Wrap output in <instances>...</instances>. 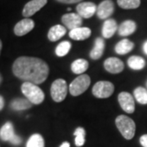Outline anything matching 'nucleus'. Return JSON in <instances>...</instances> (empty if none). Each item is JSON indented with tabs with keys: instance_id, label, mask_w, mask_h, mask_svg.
Segmentation results:
<instances>
[{
	"instance_id": "1",
	"label": "nucleus",
	"mask_w": 147,
	"mask_h": 147,
	"mask_svg": "<svg viewBox=\"0 0 147 147\" xmlns=\"http://www.w3.org/2000/svg\"><path fill=\"white\" fill-rule=\"evenodd\" d=\"M12 72L18 79L34 84H40L47 79L49 68L42 59L21 57L14 61Z\"/></svg>"
},
{
	"instance_id": "2",
	"label": "nucleus",
	"mask_w": 147,
	"mask_h": 147,
	"mask_svg": "<svg viewBox=\"0 0 147 147\" xmlns=\"http://www.w3.org/2000/svg\"><path fill=\"white\" fill-rule=\"evenodd\" d=\"M21 92L33 105H39L44 100V93L37 84L25 82L21 85Z\"/></svg>"
},
{
	"instance_id": "3",
	"label": "nucleus",
	"mask_w": 147,
	"mask_h": 147,
	"mask_svg": "<svg viewBox=\"0 0 147 147\" xmlns=\"http://www.w3.org/2000/svg\"><path fill=\"white\" fill-rule=\"evenodd\" d=\"M115 124L122 136L127 140L133 138L136 131V124L131 118L126 115H119L116 118Z\"/></svg>"
},
{
	"instance_id": "4",
	"label": "nucleus",
	"mask_w": 147,
	"mask_h": 147,
	"mask_svg": "<svg viewBox=\"0 0 147 147\" xmlns=\"http://www.w3.org/2000/svg\"><path fill=\"white\" fill-rule=\"evenodd\" d=\"M91 84V79L88 74H81L74 80L69 87L70 94L74 96L83 94L88 88Z\"/></svg>"
},
{
	"instance_id": "5",
	"label": "nucleus",
	"mask_w": 147,
	"mask_h": 147,
	"mask_svg": "<svg viewBox=\"0 0 147 147\" xmlns=\"http://www.w3.org/2000/svg\"><path fill=\"white\" fill-rule=\"evenodd\" d=\"M68 92V85L63 79H56L51 87V96L56 102L65 100Z\"/></svg>"
},
{
	"instance_id": "6",
	"label": "nucleus",
	"mask_w": 147,
	"mask_h": 147,
	"mask_svg": "<svg viewBox=\"0 0 147 147\" xmlns=\"http://www.w3.org/2000/svg\"><path fill=\"white\" fill-rule=\"evenodd\" d=\"M114 84L109 81H99L92 88V94L97 98H107L113 94Z\"/></svg>"
},
{
	"instance_id": "7",
	"label": "nucleus",
	"mask_w": 147,
	"mask_h": 147,
	"mask_svg": "<svg viewBox=\"0 0 147 147\" xmlns=\"http://www.w3.org/2000/svg\"><path fill=\"white\" fill-rule=\"evenodd\" d=\"M121 108L128 114H132L135 110V101L133 96L129 92H122L118 96Z\"/></svg>"
},
{
	"instance_id": "8",
	"label": "nucleus",
	"mask_w": 147,
	"mask_h": 147,
	"mask_svg": "<svg viewBox=\"0 0 147 147\" xmlns=\"http://www.w3.org/2000/svg\"><path fill=\"white\" fill-rule=\"evenodd\" d=\"M47 3V0H31L25 5L22 11V15L26 18H29L42 8Z\"/></svg>"
},
{
	"instance_id": "9",
	"label": "nucleus",
	"mask_w": 147,
	"mask_h": 147,
	"mask_svg": "<svg viewBox=\"0 0 147 147\" xmlns=\"http://www.w3.org/2000/svg\"><path fill=\"white\" fill-rule=\"evenodd\" d=\"M77 12L82 18L88 19L96 12L97 7L91 2H83L78 4L76 7Z\"/></svg>"
},
{
	"instance_id": "10",
	"label": "nucleus",
	"mask_w": 147,
	"mask_h": 147,
	"mask_svg": "<svg viewBox=\"0 0 147 147\" xmlns=\"http://www.w3.org/2000/svg\"><path fill=\"white\" fill-rule=\"evenodd\" d=\"M61 21L65 25V26H66L70 30H72L74 29L79 28L81 26L82 23H83V18L79 16L78 13H67L65 15H64L61 17Z\"/></svg>"
},
{
	"instance_id": "11",
	"label": "nucleus",
	"mask_w": 147,
	"mask_h": 147,
	"mask_svg": "<svg viewBox=\"0 0 147 147\" xmlns=\"http://www.w3.org/2000/svg\"><path fill=\"white\" fill-rule=\"evenodd\" d=\"M34 27V22L30 18L20 21L14 27V33L17 36H23L30 32Z\"/></svg>"
},
{
	"instance_id": "12",
	"label": "nucleus",
	"mask_w": 147,
	"mask_h": 147,
	"mask_svg": "<svg viewBox=\"0 0 147 147\" xmlns=\"http://www.w3.org/2000/svg\"><path fill=\"white\" fill-rule=\"evenodd\" d=\"M114 8H115L114 3L111 0H105L101 2L97 7L96 15L101 20L107 19L109 16L113 14Z\"/></svg>"
},
{
	"instance_id": "13",
	"label": "nucleus",
	"mask_w": 147,
	"mask_h": 147,
	"mask_svg": "<svg viewBox=\"0 0 147 147\" xmlns=\"http://www.w3.org/2000/svg\"><path fill=\"white\" fill-rule=\"evenodd\" d=\"M105 70L111 74L121 73L124 69V64L120 59L116 57L107 58L104 62Z\"/></svg>"
},
{
	"instance_id": "14",
	"label": "nucleus",
	"mask_w": 147,
	"mask_h": 147,
	"mask_svg": "<svg viewBox=\"0 0 147 147\" xmlns=\"http://www.w3.org/2000/svg\"><path fill=\"white\" fill-rule=\"evenodd\" d=\"M118 30V25L115 20L114 19H107L105 20L103 26H102V36L105 38H110L115 32Z\"/></svg>"
},
{
	"instance_id": "15",
	"label": "nucleus",
	"mask_w": 147,
	"mask_h": 147,
	"mask_svg": "<svg viewBox=\"0 0 147 147\" xmlns=\"http://www.w3.org/2000/svg\"><path fill=\"white\" fill-rule=\"evenodd\" d=\"M91 30L88 27H79L74 29L69 33V37L74 40H85L91 36Z\"/></svg>"
},
{
	"instance_id": "16",
	"label": "nucleus",
	"mask_w": 147,
	"mask_h": 147,
	"mask_svg": "<svg viewBox=\"0 0 147 147\" xmlns=\"http://www.w3.org/2000/svg\"><path fill=\"white\" fill-rule=\"evenodd\" d=\"M137 30V24L133 21L127 20L123 21L118 28L119 34L120 36H128L133 34Z\"/></svg>"
},
{
	"instance_id": "17",
	"label": "nucleus",
	"mask_w": 147,
	"mask_h": 147,
	"mask_svg": "<svg viewBox=\"0 0 147 147\" xmlns=\"http://www.w3.org/2000/svg\"><path fill=\"white\" fill-rule=\"evenodd\" d=\"M105 50V41L101 38H96L95 40L94 47L90 53V57L93 60H97L101 57Z\"/></svg>"
},
{
	"instance_id": "18",
	"label": "nucleus",
	"mask_w": 147,
	"mask_h": 147,
	"mask_svg": "<svg viewBox=\"0 0 147 147\" xmlns=\"http://www.w3.org/2000/svg\"><path fill=\"white\" fill-rule=\"evenodd\" d=\"M66 33V29L61 25H57L53 26L48 31L47 37L48 39L52 42H56L63 37Z\"/></svg>"
},
{
	"instance_id": "19",
	"label": "nucleus",
	"mask_w": 147,
	"mask_h": 147,
	"mask_svg": "<svg viewBox=\"0 0 147 147\" xmlns=\"http://www.w3.org/2000/svg\"><path fill=\"white\" fill-rule=\"evenodd\" d=\"M15 135L14 127L11 122H7L0 129V138L4 142H10Z\"/></svg>"
},
{
	"instance_id": "20",
	"label": "nucleus",
	"mask_w": 147,
	"mask_h": 147,
	"mask_svg": "<svg viewBox=\"0 0 147 147\" xmlns=\"http://www.w3.org/2000/svg\"><path fill=\"white\" fill-rule=\"evenodd\" d=\"M133 48H134V43L130 41L129 39L124 38V39H122L120 42H119L116 44L115 50L117 54L125 55V54L130 53Z\"/></svg>"
},
{
	"instance_id": "21",
	"label": "nucleus",
	"mask_w": 147,
	"mask_h": 147,
	"mask_svg": "<svg viewBox=\"0 0 147 147\" xmlns=\"http://www.w3.org/2000/svg\"><path fill=\"white\" fill-rule=\"evenodd\" d=\"M32 105L33 104L27 98H16L15 100H11L10 106L12 110L20 111L30 109Z\"/></svg>"
},
{
	"instance_id": "22",
	"label": "nucleus",
	"mask_w": 147,
	"mask_h": 147,
	"mask_svg": "<svg viewBox=\"0 0 147 147\" xmlns=\"http://www.w3.org/2000/svg\"><path fill=\"white\" fill-rule=\"evenodd\" d=\"M128 66L134 70H140L146 66V61L139 56H132L127 60Z\"/></svg>"
},
{
	"instance_id": "23",
	"label": "nucleus",
	"mask_w": 147,
	"mask_h": 147,
	"mask_svg": "<svg viewBox=\"0 0 147 147\" xmlns=\"http://www.w3.org/2000/svg\"><path fill=\"white\" fill-rule=\"evenodd\" d=\"M88 68V62L84 59H77L71 65V70L74 74H82Z\"/></svg>"
},
{
	"instance_id": "24",
	"label": "nucleus",
	"mask_w": 147,
	"mask_h": 147,
	"mask_svg": "<svg viewBox=\"0 0 147 147\" xmlns=\"http://www.w3.org/2000/svg\"><path fill=\"white\" fill-rule=\"evenodd\" d=\"M134 97L141 105H147V90L145 88L138 87L133 92Z\"/></svg>"
},
{
	"instance_id": "25",
	"label": "nucleus",
	"mask_w": 147,
	"mask_h": 147,
	"mask_svg": "<svg viewBox=\"0 0 147 147\" xmlns=\"http://www.w3.org/2000/svg\"><path fill=\"white\" fill-rule=\"evenodd\" d=\"M26 147H44V140L40 134H33L27 142Z\"/></svg>"
},
{
	"instance_id": "26",
	"label": "nucleus",
	"mask_w": 147,
	"mask_h": 147,
	"mask_svg": "<svg viewBox=\"0 0 147 147\" xmlns=\"http://www.w3.org/2000/svg\"><path fill=\"white\" fill-rule=\"evenodd\" d=\"M117 3L123 9H136L141 4V0H117Z\"/></svg>"
},
{
	"instance_id": "27",
	"label": "nucleus",
	"mask_w": 147,
	"mask_h": 147,
	"mask_svg": "<svg viewBox=\"0 0 147 147\" xmlns=\"http://www.w3.org/2000/svg\"><path fill=\"white\" fill-rule=\"evenodd\" d=\"M74 135L75 137V145L76 146L80 147L83 146L85 143V136H86V131L83 127H78L75 129L74 132Z\"/></svg>"
},
{
	"instance_id": "28",
	"label": "nucleus",
	"mask_w": 147,
	"mask_h": 147,
	"mask_svg": "<svg viewBox=\"0 0 147 147\" xmlns=\"http://www.w3.org/2000/svg\"><path fill=\"white\" fill-rule=\"evenodd\" d=\"M70 48H71V43L68 41H63L60 44H58V46L55 50V53L57 57H64L68 54Z\"/></svg>"
},
{
	"instance_id": "29",
	"label": "nucleus",
	"mask_w": 147,
	"mask_h": 147,
	"mask_svg": "<svg viewBox=\"0 0 147 147\" xmlns=\"http://www.w3.org/2000/svg\"><path fill=\"white\" fill-rule=\"evenodd\" d=\"M21 142H22V140H21V138L19 136H17V135H15V137H13L11 140L10 143L11 144H13V145H19V144H21Z\"/></svg>"
},
{
	"instance_id": "30",
	"label": "nucleus",
	"mask_w": 147,
	"mask_h": 147,
	"mask_svg": "<svg viewBox=\"0 0 147 147\" xmlns=\"http://www.w3.org/2000/svg\"><path fill=\"white\" fill-rule=\"evenodd\" d=\"M140 143L143 147H147V134L140 137Z\"/></svg>"
},
{
	"instance_id": "31",
	"label": "nucleus",
	"mask_w": 147,
	"mask_h": 147,
	"mask_svg": "<svg viewBox=\"0 0 147 147\" xmlns=\"http://www.w3.org/2000/svg\"><path fill=\"white\" fill-rule=\"evenodd\" d=\"M60 3H67V4H71V3H79V1L81 0H57Z\"/></svg>"
},
{
	"instance_id": "32",
	"label": "nucleus",
	"mask_w": 147,
	"mask_h": 147,
	"mask_svg": "<svg viewBox=\"0 0 147 147\" xmlns=\"http://www.w3.org/2000/svg\"><path fill=\"white\" fill-rule=\"evenodd\" d=\"M3 107H4V99H3V97L0 95V110H3Z\"/></svg>"
},
{
	"instance_id": "33",
	"label": "nucleus",
	"mask_w": 147,
	"mask_h": 147,
	"mask_svg": "<svg viewBox=\"0 0 147 147\" xmlns=\"http://www.w3.org/2000/svg\"><path fill=\"white\" fill-rule=\"evenodd\" d=\"M143 51L147 55V41H146L143 44Z\"/></svg>"
},
{
	"instance_id": "34",
	"label": "nucleus",
	"mask_w": 147,
	"mask_h": 147,
	"mask_svg": "<svg viewBox=\"0 0 147 147\" xmlns=\"http://www.w3.org/2000/svg\"><path fill=\"white\" fill-rule=\"evenodd\" d=\"M60 147H70V145H69V142H65L61 145V146Z\"/></svg>"
},
{
	"instance_id": "35",
	"label": "nucleus",
	"mask_w": 147,
	"mask_h": 147,
	"mask_svg": "<svg viewBox=\"0 0 147 147\" xmlns=\"http://www.w3.org/2000/svg\"><path fill=\"white\" fill-rule=\"evenodd\" d=\"M2 47H3V43H2V41L0 40V54H1V51H2Z\"/></svg>"
},
{
	"instance_id": "36",
	"label": "nucleus",
	"mask_w": 147,
	"mask_h": 147,
	"mask_svg": "<svg viewBox=\"0 0 147 147\" xmlns=\"http://www.w3.org/2000/svg\"><path fill=\"white\" fill-rule=\"evenodd\" d=\"M2 83V76H1V74H0V84Z\"/></svg>"
},
{
	"instance_id": "37",
	"label": "nucleus",
	"mask_w": 147,
	"mask_h": 147,
	"mask_svg": "<svg viewBox=\"0 0 147 147\" xmlns=\"http://www.w3.org/2000/svg\"><path fill=\"white\" fill-rule=\"evenodd\" d=\"M146 86H147V83H146Z\"/></svg>"
}]
</instances>
